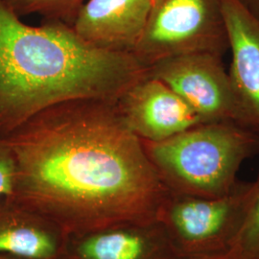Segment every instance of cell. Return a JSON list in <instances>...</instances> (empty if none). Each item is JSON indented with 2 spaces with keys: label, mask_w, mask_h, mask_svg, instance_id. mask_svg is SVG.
Listing matches in <instances>:
<instances>
[{
  "label": "cell",
  "mask_w": 259,
  "mask_h": 259,
  "mask_svg": "<svg viewBox=\"0 0 259 259\" xmlns=\"http://www.w3.org/2000/svg\"><path fill=\"white\" fill-rule=\"evenodd\" d=\"M115 105L129 129L144 141H162L204 123L178 93L148 73L122 93Z\"/></svg>",
  "instance_id": "52a82bcc"
},
{
  "label": "cell",
  "mask_w": 259,
  "mask_h": 259,
  "mask_svg": "<svg viewBox=\"0 0 259 259\" xmlns=\"http://www.w3.org/2000/svg\"><path fill=\"white\" fill-rule=\"evenodd\" d=\"M153 0H87L72 28L94 47L133 53L148 19Z\"/></svg>",
  "instance_id": "ba28073f"
},
{
  "label": "cell",
  "mask_w": 259,
  "mask_h": 259,
  "mask_svg": "<svg viewBox=\"0 0 259 259\" xmlns=\"http://www.w3.org/2000/svg\"><path fill=\"white\" fill-rule=\"evenodd\" d=\"M0 259H21L19 257H15V256H11V255H7V254H3L0 253Z\"/></svg>",
  "instance_id": "e0dca14e"
},
{
  "label": "cell",
  "mask_w": 259,
  "mask_h": 259,
  "mask_svg": "<svg viewBox=\"0 0 259 259\" xmlns=\"http://www.w3.org/2000/svg\"><path fill=\"white\" fill-rule=\"evenodd\" d=\"M228 50L223 0H153L132 54L148 69L176 56L210 53L223 57Z\"/></svg>",
  "instance_id": "5b68a950"
},
{
  "label": "cell",
  "mask_w": 259,
  "mask_h": 259,
  "mask_svg": "<svg viewBox=\"0 0 259 259\" xmlns=\"http://www.w3.org/2000/svg\"><path fill=\"white\" fill-rule=\"evenodd\" d=\"M147 70L132 53L94 47L63 21L28 25L0 0V139L58 103L115 102Z\"/></svg>",
  "instance_id": "7a4b0ae2"
},
{
  "label": "cell",
  "mask_w": 259,
  "mask_h": 259,
  "mask_svg": "<svg viewBox=\"0 0 259 259\" xmlns=\"http://www.w3.org/2000/svg\"><path fill=\"white\" fill-rule=\"evenodd\" d=\"M232 64L228 71L245 126L259 132V20L237 0H223Z\"/></svg>",
  "instance_id": "9c48e42d"
},
{
  "label": "cell",
  "mask_w": 259,
  "mask_h": 259,
  "mask_svg": "<svg viewBox=\"0 0 259 259\" xmlns=\"http://www.w3.org/2000/svg\"><path fill=\"white\" fill-rule=\"evenodd\" d=\"M67 238L54 224L0 196V253L21 259H63Z\"/></svg>",
  "instance_id": "8fae6325"
},
{
  "label": "cell",
  "mask_w": 259,
  "mask_h": 259,
  "mask_svg": "<svg viewBox=\"0 0 259 259\" xmlns=\"http://www.w3.org/2000/svg\"><path fill=\"white\" fill-rule=\"evenodd\" d=\"M15 181V161L8 145L0 139V196L12 194Z\"/></svg>",
  "instance_id": "5bb4252c"
},
{
  "label": "cell",
  "mask_w": 259,
  "mask_h": 259,
  "mask_svg": "<svg viewBox=\"0 0 259 259\" xmlns=\"http://www.w3.org/2000/svg\"><path fill=\"white\" fill-rule=\"evenodd\" d=\"M63 259H177V255L159 223H131L69 238Z\"/></svg>",
  "instance_id": "30bf717a"
},
{
  "label": "cell",
  "mask_w": 259,
  "mask_h": 259,
  "mask_svg": "<svg viewBox=\"0 0 259 259\" xmlns=\"http://www.w3.org/2000/svg\"><path fill=\"white\" fill-rule=\"evenodd\" d=\"M222 60L210 53L176 56L150 66L147 73L166 83L204 122L233 121L246 127Z\"/></svg>",
  "instance_id": "8992f818"
},
{
  "label": "cell",
  "mask_w": 259,
  "mask_h": 259,
  "mask_svg": "<svg viewBox=\"0 0 259 259\" xmlns=\"http://www.w3.org/2000/svg\"><path fill=\"white\" fill-rule=\"evenodd\" d=\"M177 259H238L234 256L230 251L223 253V254H217V255H210V256H201V257H187V258H177Z\"/></svg>",
  "instance_id": "2e32d148"
},
{
  "label": "cell",
  "mask_w": 259,
  "mask_h": 259,
  "mask_svg": "<svg viewBox=\"0 0 259 259\" xmlns=\"http://www.w3.org/2000/svg\"><path fill=\"white\" fill-rule=\"evenodd\" d=\"M251 16L259 20V0H237Z\"/></svg>",
  "instance_id": "9a60e30c"
},
{
  "label": "cell",
  "mask_w": 259,
  "mask_h": 259,
  "mask_svg": "<svg viewBox=\"0 0 259 259\" xmlns=\"http://www.w3.org/2000/svg\"><path fill=\"white\" fill-rule=\"evenodd\" d=\"M252 197V182L240 183L231 194L219 198L170 193L157 222L177 258L223 254L232 250Z\"/></svg>",
  "instance_id": "277c9868"
},
{
  "label": "cell",
  "mask_w": 259,
  "mask_h": 259,
  "mask_svg": "<svg viewBox=\"0 0 259 259\" xmlns=\"http://www.w3.org/2000/svg\"><path fill=\"white\" fill-rule=\"evenodd\" d=\"M143 146L171 193L204 198L231 194L241 165L259 154V132L233 121L204 122Z\"/></svg>",
  "instance_id": "3957f363"
},
{
  "label": "cell",
  "mask_w": 259,
  "mask_h": 259,
  "mask_svg": "<svg viewBox=\"0 0 259 259\" xmlns=\"http://www.w3.org/2000/svg\"><path fill=\"white\" fill-rule=\"evenodd\" d=\"M253 197L240 232L230 252L238 259H259V172Z\"/></svg>",
  "instance_id": "4fadbf2b"
},
{
  "label": "cell",
  "mask_w": 259,
  "mask_h": 259,
  "mask_svg": "<svg viewBox=\"0 0 259 259\" xmlns=\"http://www.w3.org/2000/svg\"><path fill=\"white\" fill-rule=\"evenodd\" d=\"M3 139L15 161L10 197L67 240L122 224L157 222L171 193L113 101L58 103Z\"/></svg>",
  "instance_id": "6da1fadb"
},
{
  "label": "cell",
  "mask_w": 259,
  "mask_h": 259,
  "mask_svg": "<svg viewBox=\"0 0 259 259\" xmlns=\"http://www.w3.org/2000/svg\"><path fill=\"white\" fill-rule=\"evenodd\" d=\"M19 17L39 15L44 19L60 20L72 26L87 0H4Z\"/></svg>",
  "instance_id": "7c38bea8"
}]
</instances>
